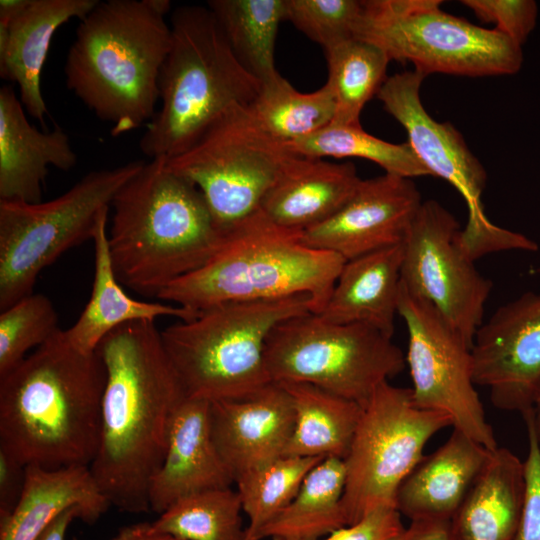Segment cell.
I'll list each match as a JSON object with an SVG mask.
<instances>
[{"mask_svg": "<svg viewBox=\"0 0 540 540\" xmlns=\"http://www.w3.org/2000/svg\"><path fill=\"white\" fill-rule=\"evenodd\" d=\"M96 351L106 382L99 446L89 469L111 506L146 513L173 416L186 396L154 321L115 329Z\"/></svg>", "mask_w": 540, "mask_h": 540, "instance_id": "1", "label": "cell"}, {"mask_svg": "<svg viewBox=\"0 0 540 540\" xmlns=\"http://www.w3.org/2000/svg\"><path fill=\"white\" fill-rule=\"evenodd\" d=\"M106 370L65 331L0 377V449L25 466H90L100 440Z\"/></svg>", "mask_w": 540, "mask_h": 540, "instance_id": "2", "label": "cell"}, {"mask_svg": "<svg viewBox=\"0 0 540 540\" xmlns=\"http://www.w3.org/2000/svg\"><path fill=\"white\" fill-rule=\"evenodd\" d=\"M111 207L108 245L116 276L144 296L157 298L201 268L225 240L199 189L170 170L165 157L144 162Z\"/></svg>", "mask_w": 540, "mask_h": 540, "instance_id": "3", "label": "cell"}, {"mask_svg": "<svg viewBox=\"0 0 540 540\" xmlns=\"http://www.w3.org/2000/svg\"><path fill=\"white\" fill-rule=\"evenodd\" d=\"M168 0H108L80 20L64 66L67 88L120 136L145 126L171 46Z\"/></svg>", "mask_w": 540, "mask_h": 540, "instance_id": "4", "label": "cell"}, {"mask_svg": "<svg viewBox=\"0 0 540 540\" xmlns=\"http://www.w3.org/2000/svg\"><path fill=\"white\" fill-rule=\"evenodd\" d=\"M346 261L303 240L260 209L225 232L219 251L201 268L167 286L157 299L194 314L225 302L308 295L319 314Z\"/></svg>", "mask_w": 540, "mask_h": 540, "instance_id": "5", "label": "cell"}, {"mask_svg": "<svg viewBox=\"0 0 540 540\" xmlns=\"http://www.w3.org/2000/svg\"><path fill=\"white\" fill-rule=\"evenodd\" d=\"M170 27L171 46L159 77L160 106L139 143L150 159L186 151L230 107L250 105L260 89L208 7H177Z\"/></svg>", "mask_w": 540, "mask_h": 540, "instance_id": "6", "label": "cell"}, {"mask_svg": "<svg viewBox=\"0 0 540 540\" xmlns=\"http://www.w3.org/2000/svg\"><path fill=\"white\" fill-rule=\"evenodd\" d=\"M308 312L305 294L225 302L170 325L161 337L187 398L238 399L272 382L265 346L274 327Z\"/></svg>", "mask_w": 540, "mask_h": 540, "instance_id": "7", "label": "cell"}, {"mask_svg": "<svg viewBox=\"0 0 540 540\" xmlns=\"http://www.w3.org/2000/svg\"><path fill=\"white\" fill-rule=\"evenodd\" d=\"M440 0L362 1L355 38L381 48L390 61L410 62L425 77L512 75L523 63L522 46L441 9Z\"/></svg>", "mask_w": 540, "mask_h": 540, "instance_id": "8", "label": "cell"}, {"mask_svg": "<svg viewBox=\"0 0 540 540\" xmlns=\"http://www.w3.org/2000/svg\"><path fill=\"white\" fill-rule=\"evenodd\" d=\"M144 162L91 171L46 202L0 200V311L34 293L40 272L64 252L92 240L100 217Z\"/></svg>", "mask_w": 540, "mask_h": 540, "instance_id": "9", "label": "cell"}, {"mask_svg": "<svg viewBox=\"0 0 540 540\" xmlns=\"http://www.w3.org/2000/svg\"><path fill=\"white\" fill-rule=\"evenodd\" d=\"M265 364L272 382H304L360 404L403 371L402 350L366 324L332 323L308 312L269 334Z\"/></svg>", "mask_w": 540, "mask_h": 540, "instance_id": "10", "label": "cell"}, {"mask_svg": "<svg viewBox=\"0 0 540 540\" xmlns=\"http://www.w3.org/2000/svg\"><path fill=\"white\" fill-rule=\"evenodd\" d=\"M295 153L270 135L248 106L234 105L167 166L203 195L217 227L226 232L260 209Z\"/></svg>", "mask_w": 540, "mask_h": 540, "instance_id": "11", "label": "cell"}, {"mask_svg": "<svg viewBox=\"0 0 540 540\" xmlns=\"http://www.w3.org/2000/svg\"><path fill=\"white\" fill-rule=\"evenodd\" d=\"M451 421L418 408L411 388L380 384L363 406L347 456L342 505L347 525L379 507H395L399 486L423 457L427 441Z\"/></svg>", "mask_w": 540, "mask_h": 540, "instance_id": "12", "label": "cell"}, {"mask_svg": "<svg viewBox=\"0 0 540 540\" xmlns=\"http://www.w3.org/2000/svg\"><path fill=\"white\" fill-rule=\"evenodd\" d=\"M398 314L408 332L405 357L414 404L443 413L454 429L488 450L498 447L475 389L471 347L428 301L410 294L401 284Z\"/></svg>", "mask_w": 540, "mask_h": 540, "instance_id": "13", "label": "cell"}, {"mask_svg": "<svg viewBox=\"0 0 540 540\" xmlns=\"http://www.w3.org/2000/svg\"><path fill=\"white\" fill-rule=\"evenodd\" d=\"M459 231L440 203L422 202L403 241L401 284L430 302L472 347L493 284L460 247Z\"/></svg>", "mask_w": 540, "mask_h": 540, "instance_id": "14", "label": "cell"}, {"mask_svg": "<svg viewBox=\"0 0 540 540\" xmlns=\"http://www.w3.org/2000/svg\"><path fill=\"white\" fill-rule=\"evenodd\" d=\"M424 78L416 70L394 74L382 84L377 97L383 108L404 127L407 143L430 175L450 183L465 200L468 221L462 229L464 238L482 240L494 227L481 201L486 171L459 131L450 123L436 121L426 111L420 99Z\"/></svg>", "mask_w": 540, "mask_h": 540, "instance_id": "15", "label": "cell"}, {"mask_svg": "<svg viewBox=\"0 0 540 540\" xmlns=\"http://www.w3.org/2000/svg\"><path fill=\"white\" fill-rule=\"evenodd\" d=\"M475 385L494 407L534 410L540 397V293L527 291L500 306L478 328L471 347Z\"/></svg>", "mask_w": 540, "mask_h": 540, "instance_id": "16", "label": "cell"}, {"mask_svg": "<svg viewBox=\"0 0 540 540\" xmlns=\"http://www.w3.org/2000/svg\"><path fill=\"white\" fill-rule=\"evenodd\" d=\"M421 203L410 178L385 173L362 179L336 214L303 231V240L352 260L403 243Z\"/></svg>", "mask_w": 540, "mask_h": 540, "instance_id": "17", "label": "cell"}, {"mask_svg": "<svg viewBox=\"0 0 540 540\" xmlns=\"http://www.w3.org/2000/svg\"><path fill=\"white\" fill-rule=\"evenodd\" d=\"M215 446L235 480L284 456L294 428V409L285 388L271 382L238 399L210 402Z\"/></svg>", "mask_w": 540, "mask_h": 540, "instance_id": "18", "label": "cell"}, {"mask_svg": "<svg viewBox=\"0 0 540 540\" xmlns=\"http://www.w3.org/2000/svg\"><path fill=\"white\" fill-rule=\"evenodd\" d=\"M209 410V401L187 397L176 409L163 462L150 485L153 512L160 515L184 497L235 483L213 441Z\"/></svg>", "mask_w": 540, "mask_h": 540, "instance_id": "19", "label": "cell"}, {"mask_svg": "<svg viewBox=\"0 0 540 540\" xmlns=\"http://www.w3.org/2000/svg\"><path fill=\"white\" fill-rule=\"evenodd\" d=\"M14 89H0V200L41 202L48 167L68 171L77 163L70 139L55 126H32Z\"/></svg>", "mask_w": 540, "mask_h": 540, "instance_id": "20", "label": "cell"}, {"mask_svg": "<svg viewBox=\"0 0 540 540\" xmlns=\"http://www.w3.org/2000/svg\"><path fill=\"white\" fill-rule=\"evenodd\" d=\"M98 0H30L8 26H0V76L15 82L31 117L45 124L47 106L41 72L56 30L73 18L83 19Z\"/></svg>", "mask_w": 540, "mask_h": 540, "instance_id": "21", "label": "cell"}, {"mask_svg": "<svg viewBox=\"0 0 540 540\" xmlns=\"http://www.w3.org/2000/svg\"><path fill=\"white\" fill-rule=\"evenodd\" d=\"M361 180L352 163L294 154L265 195L260 210L282 227L304 231L336 214Z\"/></svg>", "mask_w": 540, "mask_h": 540, "instance_id": "22", "label": "cell"}, {"mask_svg": "<svg viewBox=\"0 0 540 540\" xmlns=\"http://www.w3.org/2000/svg\"><path fill=\"white\" fill-rule=\"evenodd\" d=\"M491 450L453 429L448 440L423 456L398 488L395 507L411 521H450Z\"/></svg>", "mask_w": 540, "mask_h": 540, "instance_id": "23", "label": "cell"}, {"mask_svg": "<svg viewBox=\"0 0 540 540\" xmlns=\"http://www.w3.org/2000/svg\"><path fill=\"white\" fill-rule=\"evenodd\" d=\"M88 466L48 469L26 466L21 497L0 521V540H36L62 513L77 507L81 521L95 523L110 507Z\"/></svg>", "mask_w": 540, "mask_h": 540, "instance_id": "24", "label": "cell"}, {"mask_svg": "<svg viewBox=\"0 0 540 540\" xmlns=\"http://www.w3.org/2000/svg\"><path fill=\"white\" fill-rule=\"evenodd\" d=\"M525 492L524 462L507 448L491 450L449 521L450 540H515Z\"/></svg>", "mask_w": 540, "mask_h": 540, "instance_id": "25", "label": "cell"}, {"mask_svg": "<svg viewBox=\"0 0 540 540\" xmlns=\"http://www.w3.org/2000/svg\"><path fill=\"white\" fill-rule=\"evenodd\" d=\"M403 243L344 263L319 313L338 324H366L392 338L401 286Z\"/></svg>", "mask_w": 540, "mask_h": 540, "instance_id": "26", "label": "cell"}, {"mask_svg": "<svg viewBox=\"0 0 540 540\" xmlns=\"http://www.w3.org/2000/svg\"><path fill=\"white\" fill-rule=\"evenodd\" d=\"M108 213L100 217L93 235L94 278L90 298L76 322L65 331L78 350L93 353L115 329L132 322L154 321L162 316L180 320L196 314L165 302L139 301L125 293L119 282L108 245Z\"/></svg>", "mask_w": 540, "mask_h": 540, "instance_id": "27", "label": "cell"}, {"mask_svg": "<svg viewBox=\"0 0 540 540\" xmlns=\"http://www.w3.org/2000/svg\"><path fill=\"white\" fill-rule=\"evenodd\" d=\"M281 384L291 397L294 428L284 456L344 459L363 407L304 382Z\"/></svg>", "mask_w": 540, "mask_h": 540, "instance_id": "28", "label": "cell"}, {"mask_svg": "<svg viewBox=\"0 0 540 540\" xmlns=\"http://www.w3.org/2000/svg\"><path fill=\"white\" fill-rule=\"evenodd\" d=\"M346 469L327 457L305 477L293 500L263 529L261 540H319L347 526L342 497Z\"/></svg>", "mask_w": 540, "mask_h": 540, "instance_id": "29", "label": "cell"}, {"mask_svg": "<svg viewBox=\"0 0 540 540\" xmlns=\"http://www.w3.org/2000/svg\"><path fill=\"white\" fill-rule=\"evenodd\" d=\"M207 7L240 63L260 83L279 73L274 52L285 0H210Z\"/></svg>", "mask_w": 540, "mask_h": 540, "instance_id": "30", "label": "cell"}, {"mask_svg": "<svg viewBox=\"0 0 540 540\" xmlns=\"http://www.w3.org/2000/svg\"><path fill=\"white\" fill-rule=\"evenodd\" d=\"M248 108L261 126L283 143L321 130L336 114L335 99L327 83L318 90L302 93L279 73L260 83Z\"/></svg>", "mask_w": 540, "mask_h": 540, "instance_id": "31", "label": "cell"}, {"mask_svg": "<svg viewBox=\"0 0 540 540\" xmlns=\"http://www.w3.org/2000/svg\"><path fill=\"white\" fill-rule=\"evenodd\" d=\"M327 84L331 88L336 114L333 123L359 125L361 111L385 82L390 59L378 46L350 38L324 49Z\"/></svg>", "mask_w": 540, "mask_h": 540, "instance_id": "32", "label": "cell"}, {"mask_svg": "<svg viewBox=\"0 0 540 540\" xmlns=\"http://www.w3.org/2000/svg\"><path fill=\"white\" fill-rule=\"evenodd\" d=\"M297 155L314 158H362L374 162L385 173L404 178L430 175L429 171L405 142L394 144L377 138L361 125L331 122L304 138L286 143Z\"/></svg>", "mask_w": 540, "mask_h": 540, "instance_id": "33", "label": "cell"}, {"mask_svg": "<svg viewBox=\"0 0 540 540\" xmlns=\"http://www.w3.org/2000/svg\"><path fill=\"white\" fill-rule=\"evenodd\" d=\"M324 458L282 456L235 480L249 523L246 540H261L263 529L293 500L305 477Z\"/></svg>", "mask_w": 540, "mask_h": 540, "instance_id": "34", "label": "cell"}, {"mask_svg": "<svg viewBox=\"0 0 540 540\" xmlns=\"http://www.w3.org/2000/svg\"><path fill=\"white\" fill-rule=\"evenodd\" d=\"M241 511L236 490H208L178 500L152 526L178 540H246Z\"/></svg>", "mask_w": 540, "mask_h": 540, "instance_id": "35", "label": "cell"}, {"mask_svg": "<svg viewBox=\"0 0 540 540\" xmlns=\"http://www.w3.org/2000/svg\"><path fill=\"white\" fill-rule=\"evenodd\" d=\"M60 328L51 300L32 293L0 313V377L22 362L31 349L54 337Z\"/></svg>", "mask_w": 540, "mask_h": 540, "instance_id": "36", "label": "cell"}, {"mask_svg": "<svg viewBox=\"0 0 540 540\" xmlns=\"http://www.w3.org/2000/svg\"><path fill=\"white\" fill-rule=\"evenodd\" d=\"M361 10L356 0H285V21L325 49L355 37Z\"/></svg>", "mask_w": 540, "mask_h": 540, "instance_id": "37", "label": "cell"}, {"mask_svg": "<svg viewBox=\"0 0 540 540\" xmlns=\"http://www.w3.org/2000/svg\"><path fill=\"white\" fill-rule=\"evenodd\" d=\"M480 20L495 24L520 46L526 41L537 22L538 7L533 0H462Z\"/></svg>", "mask_w": 540, "mask_h": 540, "instance_id": "38", "label": "cell"}, {"mask_svg": "<svg viewBox=\"0 0 540 540\" xmlns=\"http://www.w3.org/2000/svg\"><path fill=\"white\" fill-rule=\"evenodd\" d=\"M522 416L528 433V454L524 462L526 492L515 540H540V443L534 425V410Z\"/></svg>", "mask_w": 540, "mask_h": 540, "instance_id": "39", "label": "cell"}, {"mask_svg": "<svg viewBox=\"0 0 540 540\" xmlns=\"http://www.w3.org/2000/svg\"><path fill=\"white\" fill-rule=\"evenodd\" d=\"M404 530L396 508L379 507L319 540H399Z\"/></svg>", "mask_w": 540, "mask_h": 540, "instance_id": "40", "label": "cell"}, {"mask_svg": "<svg viewBox=\"0 0 540 540\" xmlns=\"http://www.w3.org/2000/svg\"><path fill=\"white\" fill-rule=\"evenodd\" d=\"M26 478V466L0 449V521L17 505Z\"/></svg>", "mask_w": 540, "mask_h": 540, "instance_id": "41", "label": "cell"}, {"mask_svg": "<svg viewBox=\"0 0 540 540\" xmlns=\"http://www.w3.org/2000/svg\"><path fill=\"white\" fill-rule=\"evenodd\" d=\"M399 540H450L449 521L419 519L411 521Z\"/></svg>", "mask_w": 540, "mask_h": 540, "instance_id": "42", "label": "cell"}, {"mask_svg": "<svg viewBox=\"0 0 540 540\" xmlns=\"http://www.w3.org/2000/svg\"><path fill=\"white\" fill-rule=\"evenodd\" d=\"M110 540H177L156 531L152 523H136L122 527Z\"/></svg>", "mask_w": 540, "mask_h": 540, "instance_id": "43", "label": "cell"}, {"mask_svg": "<svg viewBox=\"0 0 540 540\" xmlns=\"http://www.w3.org/2000/svg\"><path fill=\"white\" fill-rule=\"evenodd\" d=\"M76 519H82V512L79 508L74 507L65 511L36 540H65L70 525Z\"/></svg>", "mask_w": 540, "mask_h": 540, "instance_id": "44", "label": "cell"}, {"mask_svg": "<svg viewBox=\"0 0 540 540\" xmlns=\"http://www.w3.org/2000/svg\"><path fill=\"white\" fill-rule=\"evenodd\" d=\"M30 0H1L0 26H8L28 6Z\"/></svg>", "mask_w": 540, "mask_h": 540, "instance_id": "45", "label": "cell"}, {"mask_svg": "<svg viewBox=\"0 0 540 540\" xmlns=\"http://www.w3.org/2000/svg\"><path fill=\"white\" fill-rule=\"evenodd\" d=\"M534 425L538 441L540 443V397L534 407Z\"/></svg>", "mask_w": 540, "mask_h": 540, "instance_id": "46", "label": "cell"}, {"mask_svg": "<svg viewBox=\"0 0 540 540\" xmlns=\"http://www.w3.org/2000/svg\"><path fill=\"white\" fill-rule=\"evenodd\" d=\"M71 540H80V539H79L78 537H76V536H73V537L71 538Z\"/></svg>", "mask_w": 540, "mask_h": 540, "instance_id": "47", "label": "cell"}, {"mask_svg": "<svg viewBox=\"0 0 540 540\" xmlns=\"http://www.w3.org/2000/svg\"><path fill=\"white\" fill-rule=\"evenodd\" d=\"M537 272H539V273H540V268H539V269L537 270Z\"/></svg>", "mask_w": 540, "mask_h": 540, "instance_id": "48", "label": "cell"}, {"mask_svg": "<svg viewBox=\"0 0 540 540\" xmlns=\"http://www.w3.org/2000/svg\"><path fill=\"white\" fill-rule=\"evenodd\" d=\"M178 540V539H177Z\"/></svg>", "mask_w": 540, "mask_h": 540, "instance_id": "49", "label": "cell"}]
</instances>
